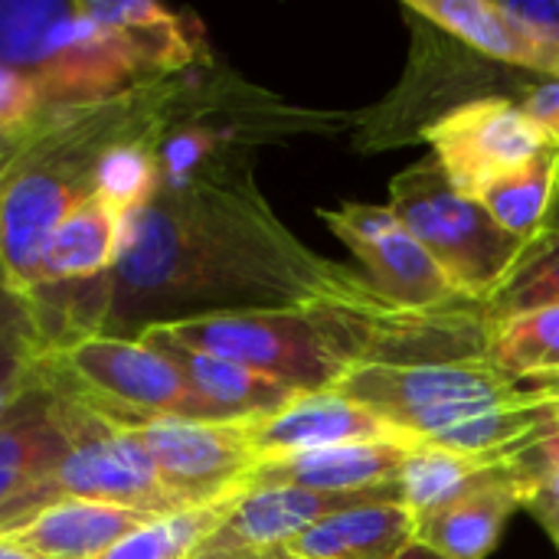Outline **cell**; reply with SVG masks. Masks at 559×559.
Wrapping results in <instances>:
<instances>
[{
	"instance_id": "cell-1",
	"label": "cell",
	"mask_w": 559,
	"mask_h": 559,
	"mask_svg": "<svg viewBox=\"0 0 559 559\" xmlns=\"http://www.w3.org/2000/svg\"><path fill=\"white\" fill-rule=\"evenodd\" d=\"M341 262L305 246L269 206L249 174L213 167L183 187H164L124 216L121 249L108 272V328L118 334L164 321L242 311L301 308ZM134 328V331H138Z\"/></svg>"
},
{
	"instance_id": "cell-2",
	"label": "cell",
	"mask_w": 559,
	"mask_h": 559,
	"mask_svg": "<svg viewBox=\"0 0 559 559\" xmlns=\"http://www.w3.org/2000/svg\"><path fill=\"white\" fill-rule=\"evenodd\" d=\"M183 95V75L157 79L108 102L49 111L16 144L0 174V269L20 292L33 288L59 223L98 193L108 151L164 124Z\"/></svg>"
},
{
	"instance_id": "cell-3",
	"label": "cell",
	"mask_w": 559,
	"mask_h": 559,
	"mask_svg": "<svg viewBox=\"0 0 559 559\" xmlns=\"http://www.w3.org/2000/svg\"><path fill=\"white\" fill-rule=\"evenodd\" d=\"M0 62L36 85L46 115L170 79L141 43L85 16L79 0H0Z\"/></svg>"
},
{
	"instance_id": "cell-4",
	"label": "cell",
	"mask_w": 559,
	"mask_h": 559,
	"mask_svg": "<svg viewBox=\"0 0 559 559\" xmlns=\"http://www.w3.org/2000/svg\"><path fill=\"white\" fill-rule=\"evenodd\" d=\"M341 367H406L439 360H481L495 321L485 305L455 301L442 308L396 305L354 269L341 265L328 285L301 305Z\"/></svg>"
},
{
	"instance_id": "cell-5",
	"label": "cell",
	"mask_w": 559,
	"mask_h": 559,
	"mask_svg": "<svg viewBox=\"0 0 559 559\" xmlns=\"http://www.w3.org/2000/svg\"><path fill=\"white\" fill-rule=\"evenodd\" d=\"M416 442H439L455 429L488 419L504 409L534 406L559 396V383H527L481 360H439L383 367H347L334 386Z\"/></svg>"
},
{
	"instance_id": "cell-6",
	"label": "cell",
	"mask_w": 559,
	"mask_h": 559,
	"mask_svg": "<svg viewBox=\"0 0 559 559\" xmlns=\"http://www.w3.org/2000/svg\"><path fill=\"white\" fill-rule=\"evenodd\" d=\"M49 386V383H46ZM59 400L62 426L69 436L56 465L20 498L0 508V534L29 521L33 514L62 501H98L131 508L151 518L187 511L157 478V468L131 429L102 419L69 393L49 386Z\"/></svg>"
},
{
	"instance_id": "cell-7",
	"label": "cell",
	"mask_w": 559,
	"mask_h": 559,
	"mask_svg": "<svg viewBox=\"0 0 559 559\" xmlns=\"http://www.w3.org/2000/svg\"><path fill=\"white\" fill-rule=\"evenodd\" d=\"M390 210L432 255L459 298L475 305H488L527 249L478 200L462 197L432 154L390 180Z\"/></svg>"
},
{
	"instance_id": "cell-8",
	"label": "cell",
	"mask_w": 559,
	"mask_h": 559,
	"mask_svg": "<svg viewBox=\"0 0 559 559\" xmlns=\"http://www.w3.org/2000/svg\"><path fill=\"white\" fill-rule=\"evenodd\" d=\"M46 383L118 426L164 416L219 423L183 373L131 334H88L49 350Z\"/></svg>"
},
{
	"instance_id": "cell-9",
	"label": "cell",
	"mask_w": 559,
	"mask_h": 559,
	"mask_svg": "<svg viewBox=\"0 0 559 559\" xmlns=\"http://www.w3.org/2000/svg\"><path fill=\"white\" fill-rule=\"evenodd\" d=\"M170 341L265 373L292 390H331L344 373L305 308H242L154 321Z\"/></svg>"
},
{
	"instance_id": "cell-10",
	"label": "cell",
	"mask_w": 559,
	"mask_h": 559,
	"mask_svg": "<svg viewBox=\"0 0 559 559\" xmlns=\"http://www.w3.org/2000/svg\"><path fill=\"white\" fill-rule=\"evenodd\" d=\"M445 180L472 200H481L498 180L550 151V138L508 95L465 98L432 118L419 134Z\"/></svg>"
},
{
	"instance_id": "cell-11",
	"label": "cell",
	"mask_w": 559,
	"mask_h": 559,
	"mask_svg": "<svg viewBox=\"0 0 559 559\" xmlns=\"http://www.w3.org/2000/svg\"><path fill=\"white\" fill-rule=\"evenodd\" d=\"M151 455L164 488L190 511L213 504L249 485L255 468L252 419L200 423V419H144L124 426Z\"/></svg>"
},
{
	"instance_id": "cell-12",
	"label": "cell",
	"mask_w": 559,
	"mask_h": 559,
	"mask_svg": "<svg viewBox=\"0 0 559 559\" xmlns=\"http://www.w3.org/2000/svg\"><path fill=\"white\" fill-rule=\"evenodd\" d=\"M318 216L337 242L350 249L360 262V275L377 288V295L406 308H442L465 301L406 223L390 210V203H341L334 210H318Z\"/></svg>"
},
{
	"instance_id": "cell-13",
	"label": "cell",
	"mask_w": 559,
	"mask_h": 559,
	"mask_svg": "<svg viewBox=\"0 0 559 559\" xmlns=\"http://www.w3.org/2000/svg\"><path fill=\"white\" fill-rule=\"evenodd\" d=\"M252 442H255V459L269 462L295 452H314V449L350 445V442H416V439L400 432L383 416H377L373 409H367L364 403L344 393L314 390V393H298L272 416L252 419Z\"/></svg>"
},
{
	"instance_id": "cell-14",
	"label": "cell",
	"mask_w": 559,
	"mask_h": 559,
	"mask_svg": "<svg viewBox=\"0 0 559 559\" xmlns=\"http://www.w3.org/2000/svg\"><path fill=\"white\" fill-rule=\"evenodd\" d=\"M419 442H350L314 452H295L259 462L249 472V485L305 488L321 495H367L396 488L406 455Z\"/></svg>"
},
{
	"instance_id": "cell-15",
	"label": "cell",
	"mask_w": 559,
	"mask_h": 559,
	"mask_svg": "<svg viewBox=\"0 0 559 559\" xmlns=\"http://www.w3.org/2000/svg\"><path fill=\"white\" fill-rule=\"evenodd\" d=\"M527 498L531 475L524 459L514 472L423 514L416 524V544L449 559H488L498 550L508 521L527 508Z\"/></svg>"
},
{
	"instance_id": "cell-16",
	"label": "cell",
	"mask_w": 559,
	"mask_h": 559,
	"mask_svg": "<svg viewBox=\"0 0 559 559\" xmlns=\"http://www.w3.org/2000/svg\"><path fill=\"white\" fill-rule=\"evenodd\" d=\"M131 337H138L141 344H147L157 354H164L183 373V380L190 383V390L203 400V406L219 423L272 416V413H278L285 403H292L301 393V390H292V386L265 377V373H255L249 367H239L233 360L190 350V347L170 341L167 334H160L154 324L138 328Z\"/></svg>"
},
{
	"instance_id": "cell-17",
	"label": "cell",
	"mask_w": 559,
	"mask_h": 559,
	"mask_svg": "<svg viewBox=\"0 0 559 559\" xmlns=\"http://www.w3.org/2000/svg\"><path fill=\"white\" fill-rule=\"evenodd\" d=\"M416 524L403 501L383 498L318 521L275 559H396L416 544Z\"/></svg>"
},
{
	"instance_id": "cell-18",
	"label": "cell",
	"mask_w": 559,
	"mask_h": 559,
	"mask_svg": "<svg viewBox=\"0 0 559 559\" xmlns=\"http://www.w3.org/2000/svg\"><path fill=\"white\" fill-rule=\"evenodd\" d=\"M147 521L154 518L118 504L62 501L3 531L0 537L33 559H98Z\"/></svg>"
},
{
	"instance_id": "cell-19",
	"label": "cell",
	"mask_w": 559,
	"mask_h": 559,
	"mask_svg": "<svg viewBox=\"0 0 559 559\" xmlns=\"http://www.w3.org/2000/svg\"><path fill=\"white\" fill-rule=\"evenodd\" d=\"M121 229H124V213L115 210L102 193L88 197L52 233L29 292L105 278L115 269L121 249Z\"/></svg>"
},
{
	"instance_id": "cell-20",
	"label": "cell",
	"mask_w": 559,
	"mask_h": 559,
	"mask_svg": "<svg viewBox=\"0 0 559 559\" xmlns=\"http://www.w3.org/2000/svg\"><path fill=\"white\" fill-rule=\"evenodd\" d=\"M406 10L491 62L559 79L557 59L518 29L498 0H406Z\"/></svg>"
},
{
	"instance_id": "cell-21",
	"label": "cell",
	"mask_w": 559,
	"mask_h": 559,
	"mask_svg": "<svg viewBox=\"0 0 559 559\" xmlns=\"http://www.w3.org/2000/svg\"><path fill=\"white\" fill-rule=\"evenodd\" d=\"M59 400L49 386L29 393L0 419V508L29 491L66 452Z\"/></svg>"
},
{
	"instance_id": "cell-22",
	"label": "cell",
	"mask_w": 559,
	"mask_h": 559,
	"mask_svg": "<svg viewBox=\"0 0 559 559\" xmlns=\"http://www.w3.org/2000/svg\"><path fill=\"white\" fill-rule=\"evenodd\" d=\"M531 455V452H527ZM527 455L521 459H501V455H465V452H452L442 445H429L419 442L396 478V495L400 501L416 514V521L429 511H439L445 504H452L455 498L514 472Z\"/></svg>"
},
{
	"instance_id": "cell-23",
	"label": "cell",
	"mask_w": 559,
	"mask_h": 559,
	"mask_svg": "<svg viewBox=\"0 0 559 559\" xmlns=\"http://www.w3.org/2000/svg\"><path fill=\"white\" fill-rule=\"evenodd\" d=\"M49 337L39 311L0 269V419L46 386Z\"/></svg>"
},
{
	"instance_id": "cell-24",
	"label": "cell",
	"mask_w": 559,
	"mask_h": 559,
	"mask_svg": "<svg viewBox=\"0 0 559 559\" xmlns=\"http://www.w3.org/2000/svg\"><path fill=\"white\" fill-rule=\"evenodd\" d=\"M559 197V147L544 151L540 157L527 160L504 180H498L488 193H481V206L491 219L521 242L537 239L557 206Z\"/></svg>"
},
{
	"instance_id": "cell-25",
	"label": "cell",
	"mask_w": 559,
	"mask_h": 559,
	"mask_svg": "<svg viewBox=\"0 0 559 559\" xmlns=\"http://www.w3.org/2000/svg\"><path fill=\"white\" fill-rule=\"evenodd\" d=\"M249 491L239 488L213 504L190 508L180 514L154 518L141 527H134L128 537H121L111 550H105L98 559H193L200 544L229 518V511L239 504V498Z\"/></svg>"
},
{
	"instance_id": "cell-26",
	"label": "cell",
	"mask_w": 559,
	"mask_h": 559,
	"mask_svg": "<svg viewBox=\"0 0 559 559\" xmlns=\"http://www.w3.org/2000/svg\"><path fill=\"white\" fill-rule=\"evenodd\" d=\"M488 360L514 380L559 383V308L498 321L491 328Z\"/></svg>"
},
{
	"instance_id": "cell-27",
	"label": "cell",
	"mask_w": 559,
	"mask_h": 559,
	"mask_svg": "<svg viewBox=\"0 0 559 559\" xmlns=\"http://www.w3.org/2000/svg\"><path fill=\"white\" fill-rule=\"evenodd\" d=\"M550 308H559V229H544L527 242L518 265L485 305L495 324Z\"/></svg>"
},
{
	"instance_id": "cell-28",
	"label": "cell",
	"mask_w": 559,
	"mask_h": 559,
	"mask_svg": "<svg viewBox=\"0 0 559 559\" xmlns=\"http://www.w3.org/2000/svg\"><path fill=\"white\" fill-rule=\"evenodd\" d=\"M527 475H531V498L527 514L547 531L550 540H559V436H547L531 455H527Z\"/></svg>"
},
{
	"instance_id": "cell-29",
	"label": "cell",
	"mask_w": 559,
	"mask_h": 559,
	"mask_svg": "<svg viewBox=\"0 0 559 559\" xmlns=\"http://www.w3.org/2000/svg\"><path fill=\"white\" fill-rule=\"evenodd\" d=\"M43 118L46 108L36 85L13 66L0 62V138L23 141Z\"/></svg>"
},
{
	"instance_id": "cell-30",
	"label": "cell",
	"mask_w": 559,
	"mask_h": 559,
	"mask_svg": "<svg viewBox=\"0 0 559 559\" xmlns=\"http://www.w3.org/2000/svg\"><path fill=\"white\" fill-rule=\"evenodd\" d=\"M504 16L559 62V0H498Z\"/></svg>"
},
{
	"instance_id": "cell-31",
	"label": "cell",
	"mask_w": 559,
	"mask_h": 559,
	"mask_svg": "<svg viewBox=\"0 0 559 559\" xmlns=\"http://www.w3.org/2000/svg\"><path fill=\"white\" fill-rule=\"evenodd\" d=\"M521 108L537 121V128L550 138V144L559 147V79H547L524 92Z\"/></svg>"
},
{
	"instance_id": "cell-32",
	"label": "cell",
	"mask_w": 559,
	"mask_h": 559,
	"mask_svg": "<svg viewBox=\"0 0 559 559\" xmlns=\"http://www.w3.org/2000/svg\"><path fill=\"white\" fill-rule=\"evenodd\" d=\"M396 559H449V557H442V554H436V550H429V547H423V544H413V547H406V550H403Z\"/></svg>"
},
{
	"instance_id": "cell-33",
	"label": "cell",
	"mask_w": 559,
	"mask_h": 559,
	"mask_svg": "<svg viewBox=\"0 0 559 559\" xmlns=\"http://www.w3.org/2000/svg\"><path fill=\"white\" fill-rule=\"evenodd\" d=\"M0 559H33L26 550H20V547H13L10 540H3L0 537Z\"/></svg>"
},
{
	"instance_id": "cell-34",
	"label": "cell",
	"mask_w": 559,
	"mask_h": 559,
	"mask_svg": "<svg viewBox=\"0 0 559 559\" xmlns=\"http://www.w3.org/2000/svg\"><path fill=\"white\" fill-rule=\"evenodd\" d=\"M16 144H20V141H7V138H0V174H3V167H7V160L13 157Z\"/></svg>"
},
{
	"instance_id": "cell-35",
	"label": "cell",
	"mask_w": 559,
	"mask_h": 559,
	"mask_svg": "<svg viewBox=\"0 0 559 559\" xmlns=\"http://www.w3.org/2000/svg\"><path fill=\"white\" fill-rule=\"evenodd\" d=\"M550 423H554V436H559V400L554 403V409H550Z\"/></svg>"
},
{
	"instance_id": "cell-36",
	"label": "cell",
	"mask_w": 559,
	"mask_h": 559,
	"mask_svg": "<svg viewBox=\"0 0 559 559\" xmlns=\"http://www.w3.org/2000/svg\"><path fill=\"white\" fill-rule=\"evenodd\" d=\"M547 229H559V197H557V206H554V216H550V223H547Z\"/></svg>"
},
{
	"instance_id": "cell-37",
	"label": "cell",
	"mask_w": 559,
	"mask_h": 559,
	"mask_svg": "<svg viewBox=\"0 0 559 559\" xmlns=\"http://www.w3.org/2000/svg\"><path fill=\"white\" fill-rule=\"evenodd\" d=\"M554 547H557V550H559V540H554Z\"/></svg>"
}]
</instances>
